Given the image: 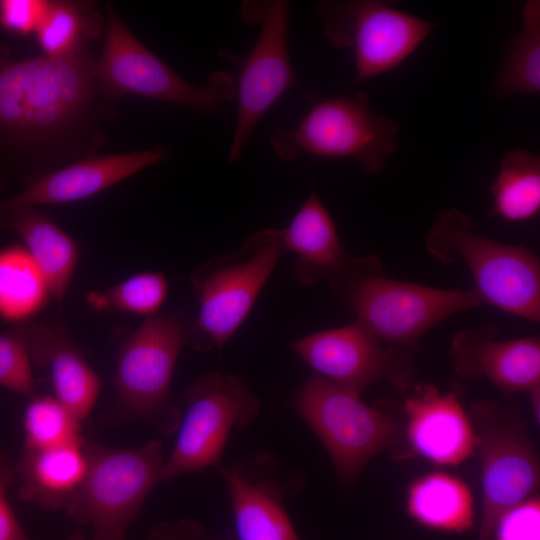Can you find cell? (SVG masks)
<instances>
[{
  "instance_id": "cell-15",
  "label": "cell",
  "mask_w": 540,
  "mask_h": 540,
  "mask_svg": "<svg viewBox=\"0 0 540 540\" xmlns=\"http://www.w3.org/2000/svg\"><path fill=\"white\" fill-rule=\"evenodd\" d=\"M499 334L494 324L459 331L450 341L449 357L458 376L486 378L508 399L540 385V339L502 340Z\"/></svg>"
},
{
  "instance_id": "cell-25",
  "label": "cell",
  "mask_w": 540,
  "mask_h": 540,
  "mask_svg": "<svg viewBox=\"0 0 540 540\" xmlns=\"http://www.w3.org/2000/svg\"><path fill=\"white\" fill-rule=\"evenodd\" d=\"M491 215L524 222L540 211V157L524 149L508 152L490 186Z\"/></svg>"
},
{
  "instance_id": "cell-20",
  "label": "cell",
  "mask_w": 540,
  "mask_h": 540,
  "mask_svg": "<svg viewBox=\"0 0 540 540\" xmlns=\"http://www.w3.org/2000/svg\"><path fill=\"white\" fill-rule=\"evenodd\" d=\"M217 470L231 501L238 540H300L277 482L242 465L220 464Z\"/></svg>"
},
{
  "instance_id": "cell-11",
  "label": "cell",
  "mask_w": 540,
  "mask_h": 540,
  "mask_svg": "<svg viewBox=\"0 0 540 540\" xmlns=\"http://www.w3.org/2000/svg\"><path fill=\"white\" fill-rule=\"evenodd\" d=\"M259 409L260 401L244 378L219 372L199 377L185 392L183 415L161 480L217 468L231 432L246 428Z\"/></svg>"
},
{
  "instance_id": "cell-6",
  "label": "cell",
  "mask_w": 540,
  "mask_h": 540,
  "mask_svg": "<svg viewBox=\"0 0 540 540\" xmlns=\"http://www.w3.org/2000/svg\"><path fill=\"white\" fill-rule=\"evenodd\" d=\"M103 36L96 78L101 91L116 102L134 95L211 113L235 100V76L230 72L215 71L204 85L188 82L137 38L111 4Z\"/></svg>"
},
{
  "instance_id": "cell-30",
  "label": "cell",
  "mask_w": 540,
  "mask_h": 540,
  "mask_svg": "<svg viewBox=\"0 0 540 540\" xmlns=\"http://www.w3.org/2000/svg\"><path fill=\"white\" fill-rule=\"evenodd\" d=\"M32 362L16 326L0 330V387L28 399L36 395Z\"/></svg>"
},
{
  "instance_id": "cell-2",
  "label": "cell",
  "mask_w": 540,
  "mask_h": 540,
  "mask_svg": "<svg viewBox=\"0 0 540 540\" xmlns=\"http://www.w3.org/2000/svg\"><path fill=\"white\" fill-rule=\"evenodd\" d=\"M331 292L380 342L417 350L421 338L448 317L484 305L473 290L441 289L390 278L376 254L348 256L328 279Z\"/></svg>"
},
{
  "instance_id": "cell-23",
  "label": "cell",
  "mask_w": 540,
  "mask_h": 540,
  "mask_svg": "<svg viewBox=\"0 0 540 540\" xmlns=\"http://www.w3.org/2000/svg\"><path fill=\"white\" fill-rule=\"evenodd\" d=\"M407 513L421 526L462 534L474 526L472 493L460 478L432 472L417 478L408 489Z\"/></svg>"
},
{
  "instance_id": "cell-36",
  "label": "cell",
  "mask_w": 540,
  "mask_h": 540,
  "mask_svg": "<svg viewBox=\"0 0 540 540\" xmlns=\"http://www.w3.org/2000/svg\"><path fill=\"white\" fill-rule=\"evenodd\" d=\"M530 394V403L532 407V412L534 415L535 422L539 424L540 418V385L532 388L529 392Z\"/></svg>"
},
{
  "instance_id": "cell-32",
  "label": "cell",
  "mask_w": 540,
  "mask_h": 540,
  "mask_svg": "<svg viewBox=\"0 0 540 540\" xmlns=\"http://www.w3.org/2000/svg\"><path fill=\"white\" fill-rule=\"evenodd\" d=\"M48 0H0V28L19 37L35 35Z\"/></svg>"
},
{
  "instance_id": "cell-10",
  "label": "cell",
  "mask_w": 540,
  "mask_h": 540,
  "mask_svg": "<svg viewBox=\"0 0 540 540\" xmlns=\"http://www.w3.org/2000/svg\"><path fill=\"white\" fill-rule=\"evenodd\" d=\"M244 21L259 27L258 37L246 57L228 51L220 56L238 67L235 77L237 117L228 161L237 162L255 127L298 80L291 62L288 37L290 2L248 0L241 5Z\"/></svg>"
},
{
  "instance_id": "cell-5",
  "label": "cell",
  "mask_w": 540,
  "mask_h": 540,
  "mask_svg": "<svg viewBox=\"0 0 540 540\" xmlns=\"http://www.w3.org/2000/svg\"><path fill=\"white\" fill-rule=\"evenodd\" d=\"M312 107L293 128L277 127L271 147L283 161L300 155L354 160L364 173H379L398 147L397 123L374 111L369 95L313 99Z\"/></svg>"
},
{
  "instance_id": "cell-27",
  "label": "cell",
  "mask_w": 540,
  "mask_h": 540,
  "mask_svg": "<svg viewBox=\"0 0 540 540\" xmlns=\"http://www.w3.org/2000/svg\"><path fill=\"white\" fill-rule=\"evenodd\" d=\"M496 87L506 96L540 91V1L530 0L523 9V28L507 46Z\"/></svg>"
},
{
  "instance_id": "cell-3",
  "label": "cell",
  "mask_w": 540,
  "mask_h": 540,
  "mask_svg": "<svg viewBox=\"0 0 540 540\" xmlns=\"http://www.w3.org/2000/svg\"><path fill=\"white\" fill-rule=\"evenodd\" d=\"M424 248L442 264L462 261L484 304L539 323L540 260L529 248L477 232L472 217L457 208L439 213Z\"/></svg>"
},
{
  "instance_id": "cell-8",
  "label": "cell",
  "mask_w": 540,
  "mask_h": 540,
  "mask_svg": "<svg viewBox=\"0 0 540 540\" xmlns=\"http://www.w3.org/2000/svg\"><path fill=\"white\" fill-rule=\"evenodd\" d=\"M292 407L316 434L344 484L355 481L373 457L400 439L393 417L315 373L294 392Z\"/></svg>"
},
{
  "instance_id": "cell-18",
  "label": "cell",
  "mask_w": 540,
  "mask_h": 540,
  "mask_svg": "<svg viewBox=\"0 0 540 540\" xmlns=\"http://www.w3.org/2000/svg\"><path fill=\"white\" fill-rule=\"evenodd\" d=\"M16 328L31 362L48 372L54 397L84 420L97 401L101 384L70 331L60 323L45 322H22Z\"/></svg>"
},
{
  "instance_id": "cell-22",
  "label": "cell",
  "mask_w": 540,
  "mask_h": 540,
  "mask_svg": "<svg viewBox=\"0 0 540 540\" xmlns=\"http://www.w3.org/2000/svg\"><path fill=\"white\" fill-rule=\"evenodd\" d=\"M0 229L10 230L22 239L49 293L61 303L77 266V242L37 207L0 204Z\"/></svg>"
},
{
  "instance_id": "cell-24",
  "label": "cell",
  "mask_w": 540,
  "mask_h": 540,
  "mask_svg": "<svg viewBox=\"0 0 540 540\" xmlns=\"http://www.w3.org/2000/svg\"><path fill=\"white\" fill-rule=\"evenodd\" d=\"M105 17L94 1L48 0L44 17L35 33L41 54L71 55L103 36Z\"/></svg>"
},
{
  "instance_id": "cell-26",
  "label": "cell",
  "mask_w": 540,
  "mask_h": 540,
  "mask_svg": "<svg viewBox=\"0 0 540 540\" xmlns=\"http://www.w3.org/2000/svg\"><path fill=\"white\" fill-rule=\"evenodd\" d=\"M48 293L42 273L25 248L0 251V317L22 323L43 306Z\"/></svg>"
},
{
  "instance_id": "cell-21",
  "label": "cell",
  "mask_w": 540,
  "mask_h": 540,
  "mask_svg": "<svg viewBox=\"0 0 540 540\" xmlns=\"http://www.w3.org/2000/svg\"><path fill=\"white\" fill-rule=\"evenodd\" d=\"M84 441L53 448H23L15 462L19 497L47 511H65L86 476Z\"/></svg>"
},
{
  "instance_id": "cell-14",
  "label": "cell",
  "mask_w": 540,
  "mask_h": 540,
  "mask_svg": "<svg viewBox=\"0 0 540 540\" xmlns=\"http://www.w3.org/2000/svg\"><path fill=\"white\" fill-rule=\"evenodd\" d=\"M313 373L344 389L361 394L369 386L387 382L406 390L415 368L403 348H384L353 320L351 323L309 334L290 345Z\"/></svg>"
},
{
  "instance_id": "cell-13",
  "label": "cell",
  "mask_w": 540,
  "mask_h": 540,
  "mask_svg": "<svg viewBox=\"0 0 540 540\" xmlns=\"http://www.w3.org/2000/svg\"><path fill=\"white\" fill-rule=\"evenodd\" d=\"M188 326L178 313H156L121 344L115 366L118 406L136 418L166 412L179 354Z\"/></svg>"
},
{
  "instance_id": "cell-19",
  "label": "cell",
  "mask_w": 540,
  "mask_h": 540,
  "mask_svg": "<svg viewBox=\"0 0 540 540\" xmlns=\"http://www.w3.org/2000/svg\"><path fill=\"white\" fill-rule=\"evenodd\" d=\"M273 230L281 250L296 255L293 276L304 286L328 280L348 258L335 223L314 189L289 224Z\"/></svg>"
},
{
  "instance_id": "cell-33",
  "label": "cell",
  "mask_w": 540,
  "mask_h": 540,
  "mask_svg": "<svg viewBox=\"0 0 540 540\" xmlns=\"http://www.w3.org/2000/svg\"><path fill=\"white\" fill-rule=\"evenodd\" d=\"M16 481L15 463L5 450L0 449V540H31L7 498L8 488Z\"/></svg>"
},
{
  "instance_id": "cell-31",
  "label": "cell",
  "mask_w": 540,
  "mask_h": 540,
  "mask_svg": "<svg viewBox=\"0 0 540 540\" xmlns=\"http://www.w3.org/2000/svg\"><path fill=\"white\" fill-rule=\"evenodd\" d=\"M490 540H540V497L538 494L504 512Z\"/></svg>"
},
{
  "instance_id": "cell-16",
  "label": "cell",
  "mask_w": 540,
  "mask_h": 540,
  "mask_svg": "<svg viewBox=\"0 0 540 540\" xmlns=\"http://www.w3.org/2000/svg\"><path fill=\"white\" fill-rule=\"evenodd\" d=\"M171 148H152L97 154L67 164L25 186L17 194L0 199L6 207H38L78 202L124 181L125 179L167 161Z\"/></svg>"
},
{
  "instance_id": "cell-34",
  "label": "cell",
  "mask_w": 540,
  "mask_h": 540,
  "mask_svg": "<svg viewBox=\"0 0 540 540\" xmlns=\"http://www.w3.org/2000/svg\"><path fill=\"white\" fill-rule=\"evenodd\" d=\"M205 533L203 526L191 519L169 523L166 540H200Z\"/></svg>"
},
{
  "instance_id": "cell-35",
  "label": "cell",
  "mask_w": 540,
  "mask_h": 540,
  "mask_svg": "<svg viewBox=\"0 0 540 540\" xmlns=\"http://www.w3.org/2000/svg\"><path fill=\"white\" fill-rule=\"evenodd\" d=\"M169 522H163L155 526L145 540H166ZM68 540H87L81 531L73 533Z\"/></svg>"
},
{
  "instance_id": "cell-29",
  "label": "cell",
  "mask_w": 540,
  "mask_h": 540,
  "mask_svg": "<svg viewBox=\"0 0 540 540\" xmlns=\"http://www.w3.org/2000/svg\"><path fill=\"white\" fill-rule=\"evenodd\" d=\"M168 284L162 272H141L106 290L91 291L87 303L98 312L156 314L167 296Z\"/></svg>"
},
{
  "instance_id": "cell-28",
  "label": "cell",
  "mask_w": 540,
  "mask_h": 540,
  "mask_svg": "<svg viewBox=\"0 0 540 540\" xmlns=\"http://www.w3.org/2000/svg\"><path fill=\"white\" fill-rule=\"evenodd\" d=\"M81 420L54 396L29 398L23 414L24 447L44 449L81 443Z\"/></svg>"
},
{
  "instance_id": "cell-17",
  "label": "cell",
  "mask_w": 540,
  "mask_h": 540,
  "mask_svg": "<svg viewBox=\"0 0 540 540\" xmlns=\"http://www.w3.org/2000/svg\"><path fill=\"white\" fill-rule=\"evenodd\" d=\"M407 437L414 451L439 465H458L475 451L469 415L455 392L422 384L405 401Z\"/></svg>"
},
{
  "instance_id": "cell-4",
  "label": "cell",
  "mask_w": 540,
  "mask_h": 540,
  "mask_svg": "<svg viewBox=\"0 0 540 540\" xmlns=\"http://www.w3.org/2000/svg\"><path fill=\"white\" fill-rule=\"evenodd\" d=\"M282 252L270 228L197 267L190 282L198 311L186 344L201 352L222 348L249 315Z\"/></svg>"
},
{
  "instance_id": "cell-12",
  "label": "cell",
  "mask_w": 540,
  "mask_h": 540,
  "mask_svg": "<svg viewBox=\"0 0 540 540\" xmlns=\"http://www.w3.org/2000/svg\"><path fill=\"white\" fill-rule=\"evenodd\" d=\"M317 10L328 42L352 51L353 85L397 68L438 25L378 0L321 1Z\"/></svg>"
},
{
  "instance_id": "cell-1",
  "label": "cell",
  "mask_w": 540,
  "mask_h": 540,
  "mask_svg": "<svg viewBox=\"0 0 540 540\" xmlns=\"http://www.w3.org/2000/svg\"><path fill=\"white\" fill-rule=\"evenodd\" d=\"M89 47L63 57H13L0 43V193L101 154L116 101L100 89Z\"/></svg>"
},
{
  "instance_id": "cell-7",
  "label": "cell",
  "mask_w": 540,
  "mask_h": 540,
  "mask_svg": "<svg viewBox=\"0 0 540 540\" xmlns=\"http://www.w3.org/2000/svg\"><path fill=\"white\" fill-rule=\"evenodd\" d=\"M88 467L66 508L77 523L89 524L92 540H125L129 525L161 481L163 444L151 440L136 448H112L84 441Z\"/></svg>"
},
{
  "instance_id": "cell-9",
  "label": "cell",
  "mask_w": 540,
  "mask_h": 540,
  "mask_svg": "<svg viewBox=\"0 0 540 540\" xmlns=\"http://www.w3.org/2000/svg\"><path fill=\"white\" fill-rule=\"evenodd\" d=\"M469 409L481 470L477 540H490L500 516L537 493L540 461L519 410L493 400H475Z\"/></svg>"
}]
</instances>
